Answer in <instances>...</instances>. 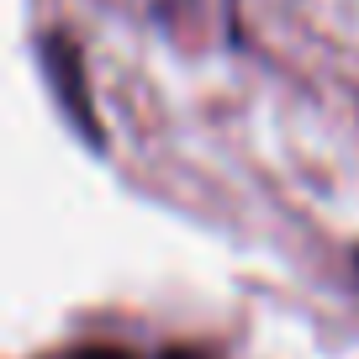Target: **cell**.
I'll return each instance as SVG.
<instances>
[{"mask_svg":"<svg viewBox=\"0 0 359 359\" xmlns=\"http://www.w3.org/2000/svg\"><path fill=\"white\" fill-rule=\"evenodd\" d=\"M43 74L48 85H53L58 106H64V116L74 122V133L85 137L90 148H101V116H95V101H90V74H85V53H79L74 43H69L64 32H48L43 37Z\"/></svg>","mask_w":359,"mask_h":359,"instance_id":"1","label":"cell"},{"mask_svg":"<svg viewBox=\"0 0 359 359\" xmlns=\"http://www.w3.org/2000/svg\"><path fill=\"white\" fill-rule=\"evenodd\" d=\"M164 359H206V354H196V348H169Z\"/></svg>","mask_w":359,"mask_h":359,"instance_id":"3","label":"cell"},{"mask_svg":"<svg viewBox=\"0 0 359 359\" xmlns=\"http://www.w3.org/2000/svg\"><path fill=\"white\" fill-rule=\"evenodd\" d=\"M74 359H133V354H122V348H79Z\"/></svg>","mask_w":359,"mask_h":359,"instance_id":"2","label":"cell"}]
</instances>
